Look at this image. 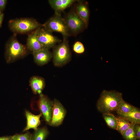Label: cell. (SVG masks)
Wrapping results in <instances>:
<instances>
[{
  "instance_id": "obj_26",
  "label": "cell",
  "mask_w": 140,
  "mask_h": 140,
  "mask_svg": "<svg viewBox=\"0 0 140 140\" xmlns=\"http://www.w3.org/2000/svg\"><path fill=\"white\" fill-rule=\"evenodd\" d=\"M4 16V15L3 13L2 12L0 11V27L2 26Z\"/></svg>"
},
{
  "instance_id": "obj_25",
  "label": "cell",
  "mask_w": 140,
  "mask_h": 140,
  "mask_svg": "<svg viewBox=\"0 0 140 140\" xmlns=\"http://www.w3.org/2000/svg\"><path fill=\"white\" fill-rule=\"evenodd\" d=\"M7 2L6 0H0V11H2L4 9Z\"/></svg>"
},
{
  "instance_id": "obj_1",
  "label": "cell",
  "mask_w": 140,
  "mask_h": 140,
  "mask_svg": "<svg viewBox=\"0 0 140 140\" xmlns=\"http://www.w3.org/2000/svg\"><path fill=\"white\" fill-rule=\"evenodd\" d=\"M123 100L122 94L115 90H103L96 104L98 110L103 113L116 111L118 104Z\"/></svg>"
},
{
  "instance_id": "obj_13",
  "label": "cell",
  "mask_w": 140,
  "mask_h": 140,
  "mask_svg": "<svg viewBox=\"0 0 140 140\" xmlns=\"http://www.w3.org/2000/svg\"><path fill=\"white\" fill-rule=\"evenodd\" d=\"M76 0H49L48 3L55 13H60L77 1Z\"/></svg>"
},
{
  "instance_id": "obj_22",
  "label": "cell",
  "mask_w": 140,
  "mask_h": 140,
  "mask_svg": "<svg viewBox=\"0 0 140 140\" xmlns=\"http://www.w3.org/2000/svg\"><path fill=\"white\" fill-rule=\"evenodd\" d=\"M31 134L29 132L17 134L11 136V140H30Z\"/></svg>"
},
{
  "instance_id": "obj_18",
  "label": "cell",
  "mask_w": 140,
  "mask_h": 140,
  "mask_svg": "<svg viewBox=\"0 0 140 140\" xmlns=\"http://www.w3.org/2000/svg\"><path fill=\"white\" fill-rule=\"evenodd\" d=\"M117 130L122 135L130 127L131 123L126 119L120 117H116Z\"/></svg>"
},
{
  "instance_id": "obj_27",
  "label": "cell",
  "mask_w": 140,
  "mask_h": 140,
  "mask_svg": "<svg viewBox=\"0 0 140 140\" xmlns=\"http://www.w3.org/2000/svg\"><path fill=\"white\" fill-rule=\"evenodd\" d=\"M0 140H11V136H5L0 137Z\"/></svg>"
},
{
  "instance_id": "obj_14",
  "label": "cell",
  "mask_w": 140,
  "mask_h": 140,
  "mask_svg": "<svg viewBox=\"0 0 140 140\" xmlns=\"http://www.w3.org/2000/svg\"><path fill=\"white\" fill-rule=\"evenodd\" d=\"M25 115L27 120V124L24 129V131L30 129L36 130L40 124V118L42 114L41 113L38 115H35L28 111H25Z\"/></svg>"
},
{
  "instance_id": "obj_8",
  "label": "cell",
  "mask_w": 140,
  "mask_h": 140,
  "mask_svg": "<svg viewBox=\"0 0 140 140\" xmlns=\"http://www.w3.org/2000/svg\"><path fill=\"white\" fill-rule=\"evenodd\" d=\"M38 104L41 113L46 122L50 125L52 116L53 101L42 93L39 95Z\"/></svg>"
},
{
  "instance_id": "obj_24",
  "label": "cell",
  "mask_w": 140,
  "mask_h": 140,
  "mask_svg": "<svg viewBox=\"0 0 140 140\" xmlns=\"http://www.w3.org/2000/svg\"><path fill=\"white\" fill-rule=\"evenodd\" d=\"M134 131L137 139H140V124H135L134 127Z\"/></svg>"
},
{
  "instance_id": "obj_5",
  "label": "cell",
  "mask_w": 140,
  "mask_h": 140,
  "mask_svg": "<svg viewBox=\"0 0 140 140\" xmlns=\"http://www.w3.org/2000/svg\"><path fill=\"white\" fill-rule=\"evenodd\" d=\"M52 53L53 62L56 66H62L67 63L71 58L67 39H63L62 41L56 45Z\"/></svg>"
},
{
  "instance_id": "obj_21",
  "label": "cell",
  "mask_w": 140,
  "mask_h": 140,
  "mask_svg": "<svg viewBox=\"0 0 140 140\" xmlns=\"http://www.w3.org/2000/svg\"><path fill=\"white\" fill-rule=\"evenodd\" d=\"M135 124L131 123L130 127L122 135L125 140H136L137 139L134 131Z\"/></svg>"
},
{
  "instance_id": "obj_9",
  "label": "cell",
  "mask_w": 140,
  "mask_h": 140,
  "mask_svg": "<svg viewBox=\"0 0 140 140\" xmlns=\"http://www.w3.org/2000/svg\"><path fill=\"white\" fill-rule=\"evenodd\" d=\"M53 102L52 116L50 125L54 127L58 126L62 123L66 115V111L58 100L55 99Z\"/></svg>"
},
{
  "instance_id": "obj_16",
  "label": "cell",
  "mask_w": 140,
  "mask_h": 140,
  "mask_svg": "<svg viewBox=\"0 0 140 140\" xmlns=\"http://www.w3.org/2000/svg\"><path fill=\"white\" fill-rule=\"evenodd\" d=\"M117 114L120 116L127 120L131 123L135 124H140V111L135 107L131 110L128 113Z\"/></svg>"
},
{
  "instance_id": "obj_12",
  "label": "cell",
  "mask_w": 140,
  "mask_h": 140,
  "mask_svg": "<svg viewBox=\"0 0 140 140\" xmlns=\"http://www.w3.org/2000/svg\"><path fill=\"white\" fill-rule=\"evenodd\" d=\"M74 7L79 16L84 22L88 26V24L89 12L88 3L87 1L77 0Z\"/></svg>"
},
{
  "instance_id": "obj_10",
  "label": "cell",
  "mask_w": 140,
  "mask_h": 140,
  "mask_svg": "<svg viewBox=\"0 0 140 140\" xmlns=\"http://www.w3.org/2000/svg\"><path fill=\"white\" fill-rule=\"evenodd\" d=\"M32 53L34 62L40 66L47 63L52 57V53L49 49L45 48Z\"/></svg>"
},
{
  "instance_id": "obj_23",
  "label": "cell",
  "mask_w": 140,
  "mask_h": 140,
  "mask_svg": "<svg viewBox=\"0 0 140 140\" xmlns=\"http://www.w3.org/2000/svg\"><path fill=\"white\" fill-rule=\"evenodd\" d=\"M73 48L75 52L79 54L83 53L85 51V48L83 44L78 41L74 43L73 46Z\"/></svg>"
},
{
  "instance_id": "obj_7",
  "label": "cell",
  "mask_w": 140,
  "mask_h": 140,
  "mask_svg": "<svg viewBox=\"0 0 140 140\" xmlns=\"http://www.w3.org/2000/svg\"><path fill=\"white\" fill-rule=\"evenodd\" d=\"M41 27L38 31L37 37L39 42L45 48L49 50L62 41L61 40L54 36L52 32Z\"/></svg>"
},
{
  "instance_id": "obj_20",
  "label": "cell",
  "mask_w": 140,
  "mask_h": 140,
  "mask_svg": "<svg viewBox=\"0 0 140 140\" xmlns=\"http://www.w3.org/2000/svg\"><path fill=\"white\" fill-rule=\"evenodd\" d=\"M134 107L123 100L118 104L116 111L117 114L127 113L131 110Z\"/></svg>"
},
{
  "instance_id": "obj_17",
  "label": "cell",
  "mask_w": 140,
  "mask_h": 140,
  "mask_svg": "<svg viewBox=\"0 0 140 140\" xmlns=\"http://www.w3.org/2000/svg\"><path fill=\"white\" fill-rule=\"evenodd\" d=\"M48 134V131L46 127L38 128L31 134L30 140H45Z\"/></svg>"
},
{
  "instance_id": "obj_3",
  "label": "cell",
  "mask_w": 140,
  "mask_h": 140,
  "mask_svg": "<svg viewBox=\"0 0 140 140\" xmlns=\"http://www.w3.org/2000/svg\"><path fill=\"white\" fill-rule=\"evenodd\" d=\"M8 26L10 30L14 34H16L31 32L41 26L34 19L22 18L10 20Z\"/></svg>"
},
{
  "instance_id": "obj_19",
  "label": "cell",
  "mask_w": 140,
  "mask_h": 140,
  "mask_svg": "<svg viewBox=\"0 0 140 140\" xmlns=\"http://www.w3.org/2000/svg\"><path fill=\"white\" fill-rule=\"evenodd\" d=\"M102 116L108 127L117 130V124L116 117L110 113H103Z\"/></svg>"
},
{
  "instance_id": "obj_4",
  "label": "cell",
  "mask_w": 140,
  "mask_h": 140,
  "mask_svg": "<svg viewBox=\"0 0 140 140\" xmlns=\"http://www.w3.org/2000/svg\"><path fill=\"white\" fill-rule=\"evenodd\" d=\"M64 18L69 36H76L87 27L85 23L77 13L74 7L72 9Z\"/></svg>"
},
{
  "instance_id": "obj_6",
  "label": "cell",
  "mask_w": 140,
  "mask_h": 140,
  "mask_svg": "<svg viewBox=\"0 0 140 140\" xmlns=\"http://www.w3.org/2000/svg\"><path fill=\"white\" fill-rule=\"evenodd\" d=\"M41 26L52 32H56L60 33L63 39H67L69 37L68 29L65 21L61 14L55 13Z\"/></svg>"
},
{
  "instance_id": "obj_15",
  "label": "cell",
  "mask_w": 140,
  "mask_h": 140,
  "mask_svg": "<svg viewBox=\"0 0 140 140\" xmlns=\"http://www.w3.org/2000/svg\"><path fill=\"white\" fill-rule=\"evenodd\" d=\"M30 84L34 93L39 95L42 93L44 88L45 82L43 78L37 76H33L30 79Z\"/></svg>"
},
{
  "instance_id": "obj_2",
  "label": "cell",
  "mask_w": 140,
  "mask_h": 140,
  "mask_svg": "<svg viewBox=\"0 0 140 140\" xmlns=\"http://www.w3.org/2000/svg\"><path fill=\"white\" fill-rule=\"evenodd\" d=\"M16 35L14 34L5 44V57L8 63L13 62L24 57L28 53V50L26 46L18 40Z\"/></svg>"
},
{
  "instance_id": "obj_11",
  "label": "cell",
  "mask_w": 140,
  "mask_h": 140,
  "mask_svg": "<svg viewBox=\"0 0 140 140\" xmlns=\"http://www.w3.org/2000/svg\"><path fill=\"white\" fill-rule=\"evenodd\" d=\"M40 27L30 32L27 38L26 46L28 50L32 53L45 48L39 42L37 37Z\"/></svg>"
}]
</instances>
